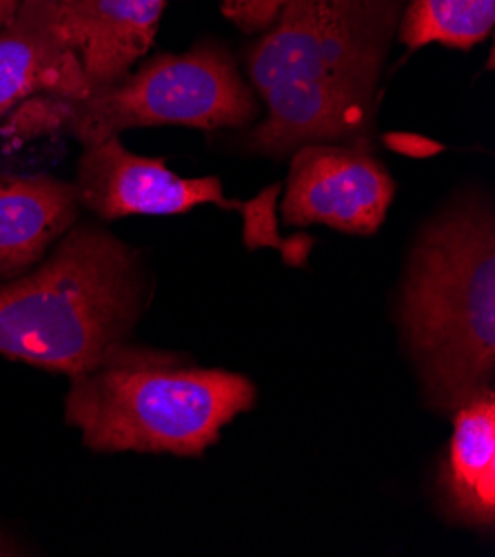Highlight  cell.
<instances>
[{
	"mask_svg": "<svg viewBox=\"0 0 495 557\" xmlns=\"http://www.w3.org/2000/svg\"><path fill=\"white\" fill-rule=\"evenodd\" d=\"M409 0H285L245 65L264 119L247 136L262 156L329 143L373 151L378 83Z\"/></svg>",
	"mask_w": 495,
	"mask_h": 557,
	"instance_id": "1",
	"label": "cell"
},
{
	"mask_svg": "<svg viewBox=\"0 0 495 557\" xmlns=\"http://www.w3.org/2000/svg\"><path fill=\"white\" fill-rule=\"evenodd\" d=\"M140 307L136 253L81 222L34 269L0 285V354L76 377L125 343Z\"/></svg>",
	"mask_w": 495,
	"mask_h": 557,
	"instance_id": "3",
	"label": "cell"
},
{
	"mask_svg": "<svg viewBox=\"0 0 495 557\" xmlns=\"http://www.w3.org/2000/svg\"><path fill=\"white\" fill-rule=\"evenodd\" d=\"M91 89L127 76L153 45L168 0H51Z\"/></svg>",
	"mask_w": 495,
	"mask_h": 557,
	"instance_id": "9",
	"label": "cell"
},
{
	"mask_svg": "<svg viewBox=\"0 0 495 557\" xmlns=\"http://www.w3.org/2000/svg\"><path fill=\"white\" fill-rule=\"evenodd\" d=\"M89 91L57 5L21 0L12 21L0 27V123L32 98H85Z\"/></svg>",
	"mask_w": 495,
	"mask_h": 557,
	"instance_id": "8",
	"label": "cell"
},
{
	"mask_svg": "<svg viewBox=\"0 0 495 557\" xmlns=\"http://www.w3.org/2000/svg\"><path fill=\"white\" fill-rule=\"evenodd\" d=\"M74 183L0 174V281L34 269L78 220Z\"/></svg>",
	"mask_w": 495,
	"mask_h": 557,
	"instance_id": "10",
	"label": "cell"
},
{
	"mask_svg": "<svg viewBox=\"0 0 495 557\" xmlns=\"http://www.w3.org/2000/svg\"><path fill=\"white\" fill-rule=\"evenodd\" d=\"M21 0H0V27H5L16 14Z\"/></svg>",
	"mask_w": 495,
	"mask_h": 557,
	"instance_id": "14",
	"label": "cell"
},
{
	"mask_svg": "<svg viewBox=\"0 0 495 557\" xmlns=\"http://www.w3.org/2000/svg\"><path fill=\"white\" fill-rule=\"evenodd\" d=\"M396 198V181L373 151L313 143L292 151L281 215L287 225H326L351 236L375 234Z\"/></svg>",
	"mask_w": 495,
	"mask_h": 557,
	"instance_id": "7",
	"label": "cell"
},
{
	"mask_svg": "<svg viewBox=\"0 0 495 557\" xmlns=\"http://www.w3.org/2000/svg\"><path fill=\"white\" fill-rule=\"evenodd\" d=\"M253 403L256 386L240 373L123 343L72 377L65 416L91 451L200 456Z\"/></svg>",
	"mask_w": 495,
	"mask_h": 557,
	"instance_id": "4",
	"label": "cell"
},
{
	"mask_svg": "<svg viewBox=\"0 0 495 557\" xmlns=\"http://www.w3.org/2000/svg\"><path fill=\"white\" fill-rule=\"evenodd\" d=\"M400 324L435 409L456 411L495 371V218L482 196L433 215L409 253Z\"/></svg>",
	"mask_w": 495,
	"mask_h": 557,
	"instance_id": "2",
	"label": "cell"
},
{
	"mask_svg": "<svg viewBox=\"0 0 495 557\" xmlns=\"http://www.w3.org/2000/svg\"><path fill=\"white\" fill-rule=\"evenodd\" d=\"M78 202L104 220L127 215H178L202 205L236 209L245 218L247 247L287 245L276 227L279 187L264 189L251 202L230 200L218 176L185 178L160 158L129 151L119 136L85 147L74 181Z\"/></svg>",
	"mask_w": 495,
	"mask_h": 557,
	"instance_id": "6",
	"label": "cell"
},
{
	"mask_svg": "<svg viewBox=\"0 0 495 557\" xmlns=\"http://www.w3.org/2000/svg\"><path fill=\"white\" fill-rule=\"evenodd\" d=\"M495 25V0H409L398 38L407 49L445 45L471 49Z\"/></svg>",
	"mask_w": 495,
	"mask_h": 557,
	"instance_id": "12",
	"label": "cell"
},
{
	"mask_svg": "<svg viewBox=\"0 0 495 557\" xmlns=\"http://www.w3.org/2000/svg\"><path fill=\"white\" fill-rule=\"evenodd\" d=\"M285 0H223L220 12L245 34H258L276 23Z\"/></svg>",
	"mask_w": 495,
	"mask_h": 557,
	"instance_id": "13",
	"label": "cell"
},
{
	"mask_svg": "<svg viewBox=\"0 0 495 557\" xmlns=\"http://www.w3.org/2000/svg\"><path fill=\"white\" fill-rule=\"evenodd\" d=\"M451 520L491 531L495 522V396L486 386L454 411V437L437 480Z\"/></svg>",
	"mask_w": 495,
	"mask_h": 557,
	"instance_id": "11",
	"label": "cell"
},
{
	"mask_svg": "<svg viewBox=\"0 0 495 557\" xmlns=\"http://www.w3.org/2000/svg\"><path fill=\"white\" fill-rule=\"evenodd\" d=\"M260 116L262 104L234 55L220 42L202 40L183 53H158L85 98H32L0 123V134L25 140L63 132L89 147L138 127L243 129Z\"/></svg>",
	"mask_w": 495,
	"mask_h": 557,
	"instance_id": "5",
	"label": "cell"
}]
</instances>
